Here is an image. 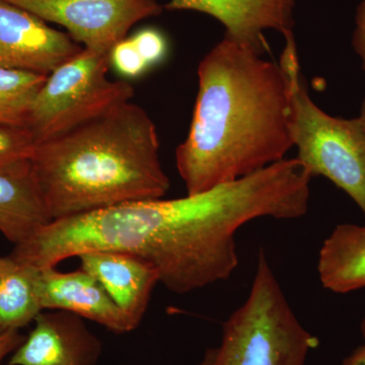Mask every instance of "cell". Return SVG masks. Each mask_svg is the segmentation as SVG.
Masks as SVG:
<instances>
[{"label":"cell","instance_id":"18","mask_svg":"<svg viewBox=\"0 0 365 365\" xmlns=\"http://www.w3.org/2000/svg\"><path fill=\"white\" fill-rule=\"evenodd\" d=\"M139 54L148 63L153 66L160 63L167 55L168 43L165 36L155 29H144L131 37Z\"/></svg>","mask_w":365,"mask_h":365},{"label":"cell","instance_id":"4","mask_svg":"<svg viewBox=\"0 0 365 365\" xmlns=\"http://www.w3.org/2000/svg\"><path fill=\"white\" fill-rule=\"evenodd\" d=\"M279 63L289 81L297 160L312 177H325L343 190L365 216V132L359 118L331 116L312 100L302 81L294 37L287 39Z\"/></svg>","mask_w":365,"mask_h":365},{"label":"cell","instance_id":"20","mask_svg":"<svg viewBox=\"0 0 365 365\" xmlns=\"http://www.w3.org/2000/svg\"><path fill=\"white\" fill-rule=\"evenodd\" d=\"M24 339L25 337L21 335L20 331L0 333V365L9 355L13 354Z\"/></svg>","mask_w":365,"mask_h":365},{"label":"cell","instance_id":"10","mask_svg":"<svg viewBox=\"0 0 365 365\" xmlns=\"http://www.w3.org/2000/svg\"><path fill=\"white\" fill-rule=\"evenodd\" d=\"M79 268L101 283L118 307L131 331L140 325L153 289L160 282L157 269L135 255L124 252H86L78 257Z\"/></svg>","mask_w":365,"mask_h":365},{"label":"cell","instance_id":"14","mask_svg":"<svg viewBox=\"0 0 365 365\" xmlns=\"http://www.w3.org/2000/svg\"><path fill=\"white\" fill-rule=\"evenodd\" d=\"M38 273L11 256L0 257V333L20 331L43 312Z\"/></svg>","mask_w":365,"mask_h":365},{"label":"cell","instance_id":"6","mask_svg":"<svg viewBox=\"0 0 365 365\" xmlns=\"http://www.w3.org/2000/svg\"><path fill=\"white\" fill-rule=\"evenodd\" d=\"M46 23L63 26L78 44L110 53L126 39L132 26L158 16L165 6L158 0H6Z\"/></svg>","mask_w":365,"mask_h":365},{"label":"cell","instance_id":"5","mask_svg":"<svg viewBox=\"0 0 365 365\" xmlns=\"http://www.w3.org/2000/svg\"><path fill=\"white\" fill-rule=\"evenodd\" d=\"M110 53L83 48L48 74L34 100L26 128L36 143L71 130L133 97V86L108 78Z\"/></svg>","mask_w":365,"mask_h":365},{"label":"cell","instance_id":"24","mask_svg":"<svg viewBox=\"0 0 365 365\" xmlns=\"http://www.w3.org/2000/svg\"><path fill=\"white\" fill-rule=\"evenodd\" d=\"M360 331H361L362 337H364L365 342V317L364 319H362L361 324H360Z\"/></svg>","mask_w":365,"mask_h":365},{"label":"cell","instance_id":"22","mask_svg":"<svg viewBox=\"0 0 365 365\" xmlns=\"http://www.w3.org/2000/svg\"><path fill=\"white\" fill-rule=\"evenodd\" d=\"M215 348H209L204 353L203 359L199 362L198 365H212L213 359H215Z\"/></svg>","mask_w":365,"mask_h":365},{"label":"cell","instance_id":"11","mask_svg":"<svg viewBox=\"0 0 365 365\" xmlns=\"http://www.w3.org/2000/svg\"><path fill=\"white\" fill-rule=\"evenodd\" d=\"M38 284L43 311L68 312L114 333L131 332L104 287L83 269L61 272L56 267L39 268Z\"/></svg>","mask_w":365,"mask_h":365},{"label":"cell","instance_id":"16","mask_svg":"<svg viewBox=\"0 0 365 365\" xmlns=\"http://www.w3.org/2000/svg\"><path fill=\"white\" fill-rule=\"evenodd\" d=\"M35 145L26 127L0 124V170L31 160Z\"/></svg>","mask_w":365,"mask_h":365},{"label":"cell","instance_id":"2","mask_svg":"<svg viewBox=\"0 0 365 365\" xmlns=\"http://www.w3.org/2000/svg\"><path fill=\"white\" fill-rule=\"evenodd\" d=\"M31 162L53 220L163 198L170 188L157 127L130 101L36 143Z\"/></svg>","mask_w":365,"mask_h":365},{"label":"cell","instance_id":"3","mask_svg":"<svg viewBox=\"0 0 365 365\" xmlns=\"http://www.w3.org/2000/svg\"><path fill=\"white\" fill-rule=\"evenodd\" d=\"M317 345L260 250L248 297L223 324L212 365H304Z\"/></svg>","mask_w":365,"mask_h":365},{"label":"cell","instance_id":"17","mask_svg":"<svg viewBox=\"0 0 365 365\" xmlns=\"http://www.w3.org/2000/svg\"><path fill=\"white\" fill-rule=\"evenodd\" d=\"M110 66L124 78H135L150 68L131 38L120 41L110 52Z\"/></svg>","mask_w":365,"mask_h":365},{"label":"cell","instance_id":"12","mask_svg":"<svg viewBox=\"0 0 365 365\" xmlns=\"http://www.w3.org/2000/svg\"><path fill=\"white\" fill-rule=\"evenodd\" d=\"M53 222L31 160L0 170V232L14 246Z\"/></svg>","mask_w":365,"mask_h":365},{"label":"cell","instance_id":"13","mask_svg":"<svg viewBox=\"0 0 365 365\" xmlns=\"http://www.w3.org/2000/svg\"><path fill=\"white\" fill-rule=\"evenodd\" d=\"M318 274L322 285L335 294L365 287V225L334 228L319 250Z\"/></svg>","mask_w":365,"mask_h":365},{"label":"cell","instance_id":"7","mask_svg":"<svg viewBox=\"0 0 365 365\" xmlns=\"http://www.w3.org/2000/svg\"><path fill=\"white\" fill-rule=\"evenodd\" d=\"M83 46L42 19L0 0V68L51 73Z\"/></svg>","mask_w":365,"mask_h":365},{"label":"cell","instance_id":"19","mask_svg":"<svg viewBox=\"0 0 365 365\" xmlns=\"http://www.w3.org/2000/svg\"><path fill=\"white\" fill-rule=\"evenodd\" d=\"M352 44L355 52L361 59L362 68L365 72V0H362L357 7Z\"/></svg>","mask_w":365,"mask_h":365},{"label":"cell","instance_id":"21","mask_svg":"<svg viewBox=\"0 0 365 365\" xmlns=\"http://www.w3.org/2000/svg\"><path fill=\"white\" fill-rule=\"evenodd\" d=\"M342 365H365V342L343 360Z\"/></svg>","mask_w":365,"mask_h":365},{"label":"cell","instance_id":"9","mask_svg":"<svg viewBox=\"0 0 365 365\" xmlns=\"http://www.w3.org/2000/svg\"><path fill=\"white\" fill-rule=\"evenodd\" d=\"M102 342L83 319L64 311L41 312L9 365H97Z\"/></svg>","mask_w":365,"mask_h":365},{"label":"cell","instance_id":"1","mask_svg":"<svg viewBox=\"0 0 365 365\" xmlns=\"http://www.w3.org/2000/svg\"><path fill=\"white\" fill-rule=\"evenodd\" d=\"M262 56L225 37L199 63L191 126L176 150L187 195L265 169L294 148L287 72Z\"/></svg>","mask_w":365,"mask_h":365},{"label":"cell","instance_id":"15","mask_svg":"<svg viewBox=\"0 0 365 365\" xmlns=\"http://www.w3.org/2000/svg\"><path fill=\"white\" fill-rule=\"evenodd\" d=\"M48 76L0 68V124L26 127L34 100Z\"/></svg>","mask_w":365,"mask_h":365},{"label":"cell","instance_id":"23","mask_svg":"<svg viewBox=\"0 0 365 365\" xmlns=\"http://www.w3.org/2000/svg\"><path fill=\"white\" fill-rule=\"evenodd\" d=\"M360 123L362 125V128L365 132V100L362 103L361 109H360V115L359 117Z\"/></svg>","mask_w":365,"mask_h":365},{"label":"cell","instance_id":"8","mask_svg":"<svg viewBox=\"0 0 365 365\" xmlns=\"http://www.w3.org/2000/svg\"><path fill=\"white\" fill-rule=\"evenodd\" d=\"M163 6L212 16L225 26V37L260 55L267 50L266 31L294 36L297 0H170Z\"/></svg>","mask_w":365,"mask_h":365}]
</instances>
